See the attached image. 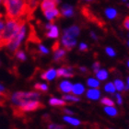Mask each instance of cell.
I'll use <instances>...</instances> for the list:
<instances>
[{
  "label": "cell",
  "instance_id": "60d3db41",
  "mask_svg": "<svg viewBox=\"0 0 129 129\" xmlns=\"http://www.w3.org/2000/svg\"><path fill=\"white\" fill-rule=\"evenodd\" d=\"M127 83H128V86H129V78H127Z\"/></svg>",
  "mask_w": 129,
  "mask_h": 129
},
{
  "label": "cell",
  "instance_id": "f6af8a7d",
  "mask_svg": "<svg viewBox=\"0 0 129 129\" xmlns=\"http://www.w3.org/2000/svg\"><path fill=\"white\" fill-rule=\"evenodd\" d=\"M128 67H129V61H128Z\"/></svg>",
  "mask_w": 129,
  "mask_h": 129
},
{
  "label": "cell",
  "instance_id": "5bb4252c",
  "mask_svg": "<svg viewBox=\"0 0 129 129\" xmlns=\"http://www.w3.org/2000/svg\"><path fill=\"white\" fill-rule=\"evenodd\" d=\"M61 12H62L61 14H62L63 16L67 17V18H70V17H72L73 15H74V9H73V7L70 5H67V4L63 6Z\"/></svg>",
  "mask_w": 129,
  "mask_h": 129
},
{
  "label": "cell",
  "instance_id": "c3c4849f",
  "mask_svg": "<svg viewBox=\"0 0 129 129\" xmlns=\"http://www.w3.org/2000/svg\"><path fill=\"white\" fill-rule=\"evenodd\" d=\"M110 129H111V128H110Z\"/></svg>",
  "mask_w": 129,
  "mask_h": 129
},
{
  "label": "cell",
  "instance_id": "4fadbf2b",
  "mask_svg": "<svg viewBox=\"0 0 129 129\" xmlns=\"http://www.w3.org/2000/svg\"><path fill=\"white\" fill-rule=\"evenodd\" d=\"M72 87L73 85L70 83L69 81L64 80L63 82H61L59 85V89L64 93H69L72 91Z\"/></svg>",
  "mask_w": 129,
  "mask_h": 129
},
{
  "label": "cell",
  "instance_id": "9c48e42d",
  "mask_svg": "<svg viewBox=\"0 0 129 129\" xmlns=\"http://www.w3.org/2000/svg\"><path fill=\"white\" fill-rule=\"evenodd\" d=\"M9 99V91L0 83V105H5V102Z\"/></svg>",
  "mask_w": 129,
  "mask_h": 129
},
{
  "label": "cell",
  "instance_id": "d6a6232c",
  "mask_svg": "<svg viewBox=\"0 0 129 129\" xmlns=\"http://www.w3.org/2000/svg\"><path fill=\"white\" fill-rule=\"evenodd\" d=\"M79 50L80 51H88V45H87L86 43H81L79 44Z\"/></svg>",
  "mask_w": 129,
  "mask_h": 129
},
{
  "label": "cell",
  "instance_id": "8992f818",
  "mask_svg": "<svg viewBox=\"0 0 129 129\" xmlns=\"http://www.w3.org/2000/svg\"><path fill=\"white\" fill-rule=\"evenodd\" d=\"M62 43H63V45H64L66 50H67V51H71L73 47L76 45L77 41H76L75 38L64 34L63 35V38H62Z\"/></svg>",
  "mask_w": 129,
  "mask_h": 129
},
{
  "label": "cell",
  "instance_id": "8d00e7d4",
  "mask_svg": "<svg viewBox=\"0 0 129 129\" xmlns=\"http://www.w3.org/2000/svg\"><path fill=\"white\" fill-rule=\"evenodd\" d=\"M63 112H64V113H67V114H69V115H71V114H74V113H73L72 111L68 110V109H63Z\"/></svg>",
  "mask_w": 129,
  "mask_h": 129
},
{
  "label": "cell",
  "instance_id": "836d02e7",
  "mask_svg": "<svg viewBox=\"0 0 129 129\" xmlns=\"http://www.w3.org/2000/svg\"><path fill=\"white\" fill-rule=\"evenodd\" d=\"M59 46H60V43L58 42V41H56L55 43H54V45L52 46V49H53V51H56V50H58L59 49Z\"/></svg>",
  "mask_w": 129,
  "mask_h": 129
},
{
  "label": "cell",
  "instance_id": "b9f144b4",
  "mask_svg": "<svg viewBox=\"0 0 129 129\" xmlns=\"http://www.w3.org/2000/svg\"><path fill=\"white\" fill-rule=\"evenodd\" d=\"M92 129H99V128H97V127H94V128H92Z\"/></svg>",
  "mask_w": 129,
  "mask_h": 129
},
{
  "label": "cell",
  "instance_id": "4316f807",
  "mask_svg": "<svg viewBox=\"0 0 129 129\" xmlns=\"http://www.w3.org/2000/svg\"><path fill=\"white\" fill-rule=\"evenodd\" d=\"M105 91L109 92V93H114L115 92V87H114V84L112 83V82H109L105 85Z\"/></svg>",
  "mask_w": 129,
  "mask_h": 129
},
{
  "label": "cell",
  "instance_id": "1f68e13d",
  "mask_svg": "<svg viewBox=\"0 0 129 129\" xmlns=\"http://www.w3.org/2000/svg\"><path fill=\"white\" fill-rule=\"evenodd\" d=\"M106 53H107L108 55L111 57L115 56V52H114V50H113V48H111V47H107V48H106Z\"/></svg>",
  "mask_w": 129,
  "mask_h": 129
},
{
  "label": "cell",
  "instance_id": "ffe728a7",
  "mask_svg": "<svg viewBox=\"0 0 129 129\" xmlns=\"http://www.w3.org/2000/svg\"><path fill=\"white\" fill-rule=\"evenodd\" d=\"M105 14H106L107 18H109V19H113L117 16V11H116L114 8H107V9L105 10Z\"/></svg>",
  "mask_w": 129,
  "mask_h": 129
},
{
  "label": "cell",
  "instance_id": "ab89813d",
  "mask_svg": "<svg viewBox=\"0 0 129 129\" xmlns=\"http://www.w3.org/2000/svg\"><path fill=\"white\" fill-rule=\"evenodd\" d=\"M90 35H91V37L93 38V39H95V40H96V39H97V36H96V35H95L94 32H90Z\"/></svg>",
  "mask_w": 129,
  "mask_h": 129
},
{
  "label": "cell",
  "instance_id": "3957f363",
  "mask_svg": "<svg viewBox=\"0 0 129 129\" xmlns=\"http://www.w3.org/2000/svg\"><path fill=\"white\" fill-rule=\"evenodd\" d=\"M41 94L39 92H25V91H18L15 92L11 96V102L14 106H20L24 102L29 101H36L39 100Z\"/></svg>",
  "mask_w": 129,
  "mask_h": 129
},
{
  "label": "cell",
  "instance_id": "e0dca14e",
  "mask_svg": "<svg viewBox=\"0 0 129 129\" xmlns=\"http://www.w3.org/2000/svg\"><path fill=\"white\" fill-rule=\"evenodd\" d=\"M49 104L56 107V106H64L67 104V102H64V100L57 99V98H51L49 100Z\"/></svg>",
  "mask_w": 129,
  "mask_h": 129
},
{
  "label": "cell",
  "instance_id": "7402d4cb",
  "mask_svg": "<svg viewBox=\"0 0 129 129\" xmlns=\"http://www.w3.org/2000/svg\"><path fill=\"white\" fill-rule=\"evenodd\" d=\"M15 56L17 57V59L19 60L20 62H24V61H26V54H25V53L22 50H18V51L15 53V54H14Z\"/></svg>",
  "mask_w": 129,
  "mask_h": 129
},
{
  "label": "cell",
  "instance_id": "7bdbcfd3",
  "mask_svg": "<svg viewBox=\"0 0 129 129\" xmlns=\"http://www.w3.org/2000/svg\"><path fill=\"white\" fill-rule=\"evenodd\" d=\"M1 3H2V0H0V4H1Z\"/></svg>",
  "mask_w": 129,
  "mask_h": 129
},
{
  "label": "cell",
  "instance_id": "f35d334b",
  "mask_svg": "<svg viewBox=\"0 0 129 129\" xmlns=\"http://www.w3.org/2000/svg\"><path fill=\"white\" fill-rule=\"evenodd\" d=\"M79 69H80L81 71H83V72H86V71H88V69H87L86 67H79Z\"/></svg>",
  "mask_w": 129,
  "mask_h": 129
},
{
  "label": "cell",
  "instance_id": "ac0fdd59",
  "mask_svg": "<svg viewBox=\"0 0 129 129\" xmlns=\"http://www.w3.org/2000/svg\"><path fill=\"white\" fill-rule=\"evenodd\" d=\"M100 91L98 89H89L88 91H87V97L90 100H98L100 98Z\"/></svg>",
  "mask_w": 129,
  "mask_h": 129
},
{
  "label": "cell",
  "instance_id": "d590c367",
  "mask_svg": "<svg viewBox=\"0 0 129 129\" xmlns=\"http://www.w3.org/2000/svg\"><path fill=\"white\" fill-rule=\"evenodd\" d=\"M100 63L99 62H96V63H94V64H93V70H94V72H98L100 70Z\"/></svg>",
  "mask_w": 129,
  "mask_h": 129
},
{
  "label": "cell",
  "instance_id": "e575fe53",
  "mask_svg": "<svg viewBox=\"0 0 129 129\" xmlns=\"http://www.w3.org/2000/svg\"><path fill=\"white\" fill-rule=\"evenodd\" d=\"M124 26L125 29L129 30V16L126 17L125 19H124Z\"/></svg>",
  "mask_w": 129,
  "mask_h": 129
},
{
  "label": "cell",
  "instance_id": "f1b7e54d",
  "mask_svg": "<svg viewBox=\"0 0 129 129\" xmlns=\"http://www.w3.org/2000/svg\"><path fill=\"white\" fill-rule=\"evenodd\" d=\"M102 104L106 105V106H114V102H113V100L109 99L107 97H104V98H102V101H101Z\"/></svg>",
  "mask_w": 129,
  "mask_h": 129
},
{
  "label": "cell",
  "instance_id": "277c9868",
  "mask_svg": "<svg viewBox=\"0 0 129 129\" xmlns=\"http://www.w3.org/2000/svg\"><path fill=\"white\" fill-rule=\"evenodd\" d=\"M25 34H26V26L25 24L23 26L20 27V29L19 30L18 33L15 35V37L12 39L10 43H8V46H7V50L10 54H15L18 50H19V46H20V43H21L22 40L24 39Z\"/></svg>",
  "mask_w": 129,
  "mask_h": 129
},
{
  "label": "cell",
  "instance_id": "cb8c5ba5",
  "mask_svg": "<svg viewBox=\"0 0 129 129\" xmlns=\"http://www.w3.org/2000/svg\"><path fill=\"white\" fill-rule=\"evenodd\" d=\"M97 78L101 79V80H105L108 78V72L105 69H100L97 72Z\"/></svg>",
  "mask_w": 129,
  "mask_h": 129
},
{
  "label": "cell",
  "instance_id": "484cf974",
  "mask_svg": "<svg viewBox=\"0 0 129 129\" xmlns=\"http://www.w3.org/2000/svg\"><path fill=\"white\" fill-rule=\"evenodd\" d=\"M114 87H115V89H117V90H119V91H122V90H124V82L122 80H120V79H115V81H114Z\"/></svg>",
  "mask_w": 129,
  "mask_h": 129
},
{
  "label": "cell",
  "instance_id": "ba28073f",
  "mask_svg": "<svg viewBox=\"0 0 129 129\" xmlns=\"http://www.w3.org/2000/svg\"><path fill=\"white\" fill-rule=\"evenodd\" d=\"M58 5L55 0H43L41 3V9L43 12L51 10L54 8H56V6Z\"/></svg>",
  "mask_w": 129,
  "mask_h": 129
},
{
  "label": "cell",
  "instance_id": "7a4b0ae2",
  "mask_svg": "<svg viewBox=\"0 0 129 129\" xmlns=\"http://www.w3.org/2000/svg\"><path fill=\"white\" fill-rule=\"evenodd\" d=\"M24 24H26L25 19H6L5 26L0 30V49L8 46Z\"/></svg>",
  "mask_w": 129,
  "mask_h": 129
},
{
  "label": "cell",
  "instance_id": "9a60e30c",
  "mask_svg": "<svg viewBox=\"0 0 129 129\" xmlns=\"http://www.w3.org/2000/svg\"><path fill=\"white\" fill-rule=\"evenodd\" d=\"M59 35V30H58V28L56 26L53 25L51 27L50 30H48V31L45 33V36L47 38H57Z\"/></svg>",
  "mask_w": 129,
  "mask_h": 129
},
{
  "label": "cell",
  "instance_id": "6da1fadb",
  "mask_svg": "<svg viewBox=\"0 0 129 129\" xmlns=\"http://www.w3.org/2000/svg\"><path fill=\"white\" fill-rule=\"evenodd\" d=\"M6 19H23L30 20L33 14L30 12L28 0H4Z\"/></svg>",
  "mask_w": 129,
  "mask_h": 129
},
{
  "label": "cell",
  "instance_id": "7c38bea8",
  "mask_svg": "<svg viewBox=\"0 0 129 129\" xmlns=\"http://www.w3.org/2000/svg\"><path fill=\"white\" fill-rule=\"evenodd\" d=\"M66 57V51L64 49H58L56 51H54V61L55 63H60L62 62L63 60Z\"/></svg>",
  "mask_w": 129,
  "mask_h": 129
},
{
  "label": "cell",
  "instance_id": "d6986e66",
  "mask_svg": "<svg viewBox=\"0 0 129 129\" xmlns=\"http://www.w3.org/2000/svg\"><path fill=\"white\" fill-rule=\"evenodd\" d=\"M64 121H66L67 123H68V124H72V125H79V124H81V122L79 121V120H78V119L76 118H73V117H70V116H64Z\"/></svg>",
  "mask_w": 129,
  "mask_h": 129
},
{
  "label": "cell",
  "instance_id": "bcb514c9",
  "mask_svg": "<svg viewBox=\"0 0 129 129\" xmlns=\"http://www.w3.org/2000/svg\"><path fill=\"white\" fill-rule=\"evenodd\" d=\"M123 1H126V0H123Z\"/></svg>",
  "mask_w": 129,
  "mask_h": 129
},
{
  "label": "cell",
  "instance_id": "52a82bcc",
  "mask_svg": "<svg viewBox=\"0 0 129 129\" xmlns=\"http://www.w3.org/2000/svg\"><path fill=\"white\" fill-rule=\"evenodd\" d=\"M56 77L57 78H73L74 74L72 73V67H61L56 70Z\"/></svg>",
  "mask_w": 129,
  "mask_h": 129
},
{
  "label": "cell",
  "instance_id": "83f0119b",
  "mask_svg": "<svg viewBox=\"0 0 129 129\" xmlns=\"http://www.w3.org/2000/svg\"><path fill=\"white\" fill-rule=\"evenodd\" d=\"M87 84H88V86L89 87H91V88H94V89L98 88L100 85L99 81L97 80V79H94V78H89V79H88Z\"/></svg>",
  "mask_w": 129,
  "mask_h": 129
},
{
  "label": "cell",
  "instance_id": "5b68a950",
  "mask_svg": "<svg viewBox=\"0 0 129 129\" xmlns=\"http://www.w3.org/2000/svg\"><path fill=\"white\" fill-rule=\"evenodd\" d=\"M43 15L51 23H54V20H56V19H60L62 17V14L60 13V11L57 8H54V9H51V10L45 11V12H43Z\"/></svg>",
  "mask_w": 129,
  "mask_h": 129
},
{
  "label": "cell",
  "instance_id": "d4e9b609",
  "mask_svg": "<svg viewBox=\"0 0 129 129\" xmlns=\"http://www.w3.org/2000/svg\"><path fill=\"white\" fill-rule=\"evenodd\" d=\"M63 100L67 101V102H79L80 101V99L76 96V95H64Z\"/></svg>",
  "mask_w": 129,
  "mask_h": 129
},
{
  "label": "cell",
  "instance_id": "30bf717a",
  "mask_svg": "<svg viewBox=\"0 0 129 129\" xmlns=\"http://www.w3.org/2000/svg\"><path fill=\"white\" fill-rule=\"evenodd\" d=\"M55 77H56V70L54 69V68H50L47 71H44L41 75V78H43V79H45V80H48V81L53 80Z\"/></svg>",
  "mask_w": 129,
  "mask_h": 129
},
{
  "label": "cell",
  "instance_id": "ee69618b",
  "mask_svg": "<svg viewBox=\"0 0 129 129\" xmlns=\"http://www.w3.org/2000/svg\"><path fill=\"white\" fill-rule=\"evenodd\" d=\"M127 7H128V8H129V4H127Z\"/></svg>",
  "mask_w": 129,
  "mask_h": 129
},
{
  "label": "cell",
  "instance_id": "f546056e",
  "mask_svg": "<svg viewBox=\"0 0 129 129\" xmlns=\"http://www.w3.org/2000/svg\"><path fill=\"white\" fill-rule=\"evenodd\" d=\"M38 49H39V53L42 54H48L49 51L48 49L46 48L45 46H43L42 43H39V45H38Z\"/></svg>",
  "mask_w": 129,
  "mask_h": 129
},
{
  "label": "cell",
  "instance_id": "44dd1931",
  "mask_svg": "<svg viewBox=\"0 0 129 129\" xmlns=\"http://www.w3.org/2000/svg\"><path fill=\"white\" fill-rule=\"evenodd\" d=\"M104 111L105 113L109 114L110 116H116L117 115V110H116L115 108L113 107V106H106L104 108Z\"/></svg>",
  "mask_w": 129,
  "mask_h": 129
},
{
  "label": "cell",
  "instance_id": "2e32d148",
  "mask_svg": "<svg viewBox=\"0 0 129 129\" xmlns=\"http://www.w3.org/2000/svg\"><path fill=\"white\" fill-rule=\"evenodd\" d=\"M85 91V88L82 84L80 83H77L75 85H73L72 87V91L74 95H81L83 92Z\"/></svg>",
  "mask_w": 129,
  "mask_h": 129
},
{
  "label": "cell",
  "instance_id": "8fae6325",
  "mask_svg": "<svg viewBox=\"0 0 129 129\" xmlns=\"http://www.w3.org/2000/svg\"><path fill=\"white\" fill-rule=\"evenodd\" d=\"M79 32H80V30H79V28L78 26H71L70 28L67 29V30H64V34L66 35H68V36H71L73 38H76L79 34Z\"/></svg>",
  "mask_w": 129,
  "mask_h": 129
},
{
  "label": "cell",
  "instance_id": "603a6c76",
  "mask_svg": "<svg viewBox=\"0 0 129 129\" xmlns=\"http://www.w3.org/2000/svg\"><path fill=\"white\" fill-rule=\"evenodd\" d=\"M33 88L36 90H39V91H42V92H46L48 90V86L46 84H43V83H36Z\"/></svg>",
  "mask_w": 129,
  "mask_h": 129
},
{
  "label": "cell",
  "instance_id": "4dcf8cb0",
  "mask_svg": "<svg viewBox=\"0 0 129 129\" xmlns=\"http://www.w3.org/2000/svg\"><path fill=\"white\" fill-rule=\"evenodd\" d=\"M47 127L48 129H64V125H60V124H50Z\"/></svg>",
  "mask_w": 129,
  "mask_h": 129
},
{
  "label": "cell",
  "instance_id": "7dc6e473",
  "mask_svg": "<svg viewBox=\"0 0 129 129\" xmlns=\"http://www.w3.org/2000/svg\"><path fill=\"white\" fill-rule=\"evenodd\" d=\"M128 44H129V43H128Z\"/></svg>",
  "mask_w": 129,
  "mask_h": 129
},
{
  "label": "cell",
  "instance_id": "74e56055",
  "mask_svg": "<svg viewBox=\"0 0 129 129\" xmlns=\"http://www.w3.org/2000/svg\"><path fill=\"white\" fill-rule=\"evenodd\" d=\"M116 99H117V102H118V104H122V102H123V100H122L120 94L116 95Z\"/></svg>",
  "mask_w": 129,
  "mask_h": 129
}]
</instances>
